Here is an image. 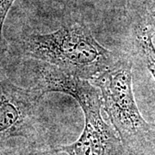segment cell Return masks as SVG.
I'll use <instances>...</instances> for the list:
<instances>
[{"label": "cell", "instance_id": "1", "mask_svg": "<svg viewBox=\"0 0 155 155\" xmlns=\"http://www.w3.org/2000/svg\"><path fill=\"white\" fill-rule=\"evenodd\" d=\"M31 72L32 86L39 89L44 95L59 92L72 97L84 113V126L80 136L72 144L55 147L58 154H120L124 147L113 126H110L103 119V104L98 89L89 80L41 61L34 63Z\"/></svg>", "mask_w": 155, "mask_h": 155}, {"label": "cell", "instance_id": "2", "mask_svg": "<svg viewBox=\"0 0 155 155\" xmlns=\"http://www.w3.org/2000/svg\"><path fill=\"white\" fill-rule=\"evenodd\" d=\"M15 47L16 54L22 60L45 62L86 80L105 72L121 54L103 47L82 22L48 34L25 35Z\"/></svg>", "mask_w": 155, "mask_h": 155}, {"label": "cell", "instance_id": "3", "mask_svg": "<svg viewBox=\"0 0 155 155\" xmlns=\"http://www.w3.org/2000/svg\"><path fill=\"white\" fill-rule=\"evenodd\" d=\"M122 144L128 152L151 155L155 150V125L141 116L133 91V61L121 54L116 62L91 80Z\"/></svg>", "mask_w": 155, "mask_h": 155}, {"label": "cell", "instance_id": "4", "mask_svg": "<svg viewBox=\"0 0 155 155\" xmlns=\"http://www.w3.org/2000/svg\"><path fill=\"white\" fill-rule=\"evenodd\" d=\"M45 95L33 86L22 87L13 82L0 68V140L26 139L40 144L45 142L47 119Z\"/></svg>", "mask_w": 155, "mask_h": 155}, {"label": "cell", "instance_id": "5", "mask_svg": "<svg viewBox=\"0 0 155 155\" xmlns=\"http://www.w3.org/2000/svg\"><path fill=\"white\" fill-rule=\"evenodd\" d=\"M0 155H59L54 147L26 139L13 138L0 140Z\"/></svg>", "mask_w": 155, "mask_h": 155}, {"label": "cell", "instance_id": "6", "mask_svg": "<svg viewBox=\"0 0 155 155\" xmlns=\"http://www.w3.org/2000/svg\"><path fill=\"white\" fill-rule=\"evenodd\" d=\"M134 42L140 56L155 80V46L148 29L139 23L134 28Z\"/></svg>", "mask_w": 155, "mask_h": 155}, {"label": "cell", "instance_id": "7", "mask_svg": "<svg viewBox=\"0 0 155 155\" xmlns=\"http://www.w3.org/2000/svg\"><path fill=\"white\" fill-rule=\"evenodd\" d=\"M15 1L16 0H0V61H3L7 52H9V46L4 37L3 28L8 12Z\"/></svg>", "mask_w": 155, "mask_h": 155}, {"label": "cell", "instance_id": "8", "mask_svg": "<svg viewBox=\"0 0 155 155\" xmlns=\"http://www.w3.org/2000/svg\"><path fill=\"white\" fill-rule=\"evenodd\" d=\"M143 5V20L141 23L145 25L153 39H155V0H141Z\"/></svg>", "mask_w": 155, "mask_h": 155}, {"label": "cell", "instance_id": "9", "mask_svg": "<svg viewBox=\"0 0 155 155\" xmlns=\"http://www.w3.org/2000/svg\"><path fill=\"white\" fill-rule=\"evenodd\" d=\"M119 155H138V154L134 153H131V152H128V151H127V150L123 148V150H122V152L120 153V154Z\"/></svg>", "mask_w": 155, "mask_h": 155}, {"label": "cell", "instance_id": "10", "mask_svg": "<svg viewBox=\"0 0 155 155\" xmlns=\"http://www.w3.org/2000/svg\"><path fill=\"white\" fill-rule=\"evenodd\" d=\"M2 65H3V61H0V68H1V67H3Z\"/></svg>", "mask_w": 155, "mask_h": 155}]
</instances>
